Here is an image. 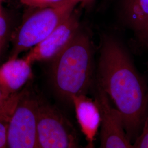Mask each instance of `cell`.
Segmentation results:
<instances>
[{"label":"cell","instance_id":"2e32d148","mask_svg":"<svg viewBox=\"0 0 148 148\" xmlns=\"http://www.w3.org/2000/svg\"><path fill=\"white\" fill-rule=\"evenodd\" d=\"M77 4L81 3L84 5H89L91 4L95 0H74Z\"/></svg>","mask_w":148,"mask_h":148},{"label":"cell","instance_id":"6da1fadb","mask_svg":"<svg viewBox=\"0 0 148 148\" xmlns=\"http://www.w3.org/2000/svg\"><path fill=\"white\" fill-rule=\"evenodd\" d=\"M97 84L116 110L130 140L134 142L148 118V86L126 48L112 35L101 38Z\"/></svg>","mask_w":148,"mask_h":148},{"label":"cell","instance_id":"d6986e66","mask_svg":"<svg viewBox=\"0 0 148 148\" xmlns=\"http://www.w3.org/2000/svg\"><path fill=\"white\" fill-rule=\"evenodd\" d=\"M86 148H94L93 144H88Z\"/></svg>","mask_w":148,"mask_h":148},{"label":"cell","instance_id":"e0dca14e","mask_svg":"<svg viewBox=\"0 0 148 148\" xmlns=\"http://www.w3.org/2000/svg\"><path fill=\"white\" fill-rule=\"evenodd\" d=\"M69 148H79L77 143V140H76L75 136H74L71 140Z\"/></svg>","mask_w":148,"mask_h":148},{"label":"cell","instance_id":"52a82bcc","mask_svg":"<svg viewBox=\"0 0 148 148\" xmlns=\"http://www.w3.org/2000/svg\"><path fill=\"white\" fill-rule=\"evenodd\" d=\"M80 30L79 19L73 12L42 41L30 49L25 57L32 64L52 61L71 42Z\"/></svg>","mask_w":148,"mask_h":148},{"label":"cell","instance_id":"8992f818","mask_svg":"<svg viewBox=\"0 0 148 148\" xmlns=\"http://www.w3.org/2000/svg\"><path fill=\"white\" fill-rule=\"evenodd\" d=\"M94 99L101 115L99 148H134L116 110L97 84Z\"/></svg>","mask_w":148,"mask_h":148},{"label":"cell","instance_id":"3957f363","mask_svg":"<svg viewBox=\"0 0 148 148\" xmlns=\"http://www.w3.org/2000/svg\"><path fill=\"white\" fill-rule=\"evenodd\" d=\"M77 4L71 2L64 5L37 8L27 16L12 36V49L10 58L18 57L47 37L72 13Z\"/></svg>","mask_w":148,"mask_h":148},{"label":"cell","instance_id":"9c48e42d","mask_svg":"<svg viewBox=\"0 0 148 148\" xmlns=\"http://www.w3.org/2000/svg\"><path fill=\"white\" fill-rule=\"evenodd\" d=\"M71 104L86 140L88 144H93L101 122V111L96 101L87 95H80L72 98Z\"/></svg>","mask_w":148,"mask_h":148},{"label":"cell","instance_id":"7a4b0ae2","mask_svg":"<svg viewBox=\"0 0 148 148\" xmlns=\"http://www.w3.org/2000/svg\"><path fill=\"white\" fill-rule=\"evenodd\" d=\"M51 82L56 95L71 104L75 95H87L93 83V49L89 35L81 30L52 61Z\"/></svg>","mask_w":148,"mask_h":148},{"label":"cell","instance_id":"ac0fdd59","mask_svg":"<svg viewBox=\"0 0 148 148\" xmlns=\"http://www.w3.org/2000/svg\"><path fill=\"white\" fill-rule=\"evenodd\" d=\"M3 0H0V11L3 12Z\"/></svg>","mask_w":148,"mask_h":148},{"label":"cell","instance_id":"277c9868","mask_svg":"<svg viewBox=\"0 0 148 148\" xmlns=\"http://www.w3.org/2000/svg\"><path fill=\"white\" fill-rule=\"evenodd\" d=\"M40 95L25 87L8 122L7 148H39L37 109Z\"/></svg>","mask_w":148,"mask_h":148},{"label":"cell","instance_id":"8fae6325","mask_svg":"<svg viewBox=\"0 0 148 148\" xmlns=\"http://www.w3.org/2000/svg\"><path fill=\"white\" fill-rule=\"evenodd\" d=\"M20 93L14 96H9L5 94L0 86V118L8 122L18 101Z\"/></svg>","mask_w":148,"mask_h":148},{"label":"cell","instance_id":"5bb4252c","mask_svg":"<svg viewBox=\"0 0 148 148\" xmlns=\"http://www.w3.org/2000/svg\"><path fill=\"white\" fill-rule=\"evenodd\" d=\"M7 32V23L3 12L0 11V57Z\"/></svg>","mask_w":148,"mask_h":148},{"label":"cell","instance_id":"9a60e30c","mask_svg":"<svg viewBox=\"0 0 148 148\" xmlns=\"http://www.w3.org/2000/svg\"><path fill=\"white\" fill-rule=\"evenodd\" d=\"M8 122L0 118V148H7Z\"/></svg>","mask_w":148,"mask_h":148},{"label":"cell","instance_id":"5b68a950","mask_svg":"<svg viewBox=\"0 0 148 148\" xmlns=\"http://www.w3.org/2000/svg\"><path fill=\"white\" fill-rule=\"evenodd\" d=\"M61 113L40 96L37 109L39 148H69L74 137Z\"/></svg>","mask_w":148,"mask_h":148},{"label":"cell","instance_id":"ba28073f","mask_svg":"<svg viewBox=\"0 0 148 148\" xmlns=\"http://www.w3.org/2000/svg\"><path fill=\"white\" fill-rule=\"evenodd\" d=\"M32 64L24 56L10 58L0 65V86L7 95H16L26 87L32 76Z\"/></svg>","mask_w":148,"mask_h":148},{"label":"cell","instance_id":"4fadbf2b","mask_svg":"<svg viewBox=\"0 0 148 148\" xmlns=\"http://www.w3.org/2000/svg\"><path fill=\"white\" fill-rule=\"evenodd\" d=\"M133 145L134 148H148V118L142 132Z\"/></svg>","mask_w":148,"mask_h":148},{"label":"cell","instance_id":"30bf717a","mask_svg":"<svg viewBox=\"0 0 148 148\" xmlns=\"http://www.w3.org/2000/svg\"><path fill=\"white\" fill-rule=\"evenodd\" d=\"M120 13L139 42L148 46V0H121Z\"/></svg>","mask_w":148,"mask_h":148},{"label":"cell","instance_id":"7c38bea8","mask_svg":"<svg viewBox=\"0 0 148 148\" xmlns=\"http://www.w3.org/2000/svg\"><path fill=\"white\" fill-rule=\"evenodd\" d=\"M18 1H19L21 3L24 5L30 7L34 8H36V9L57 7V6L65 5L71 2H76L74 0H18Z\"/></svg>","mask_w":148,"mask_h":148}]
</instances>
